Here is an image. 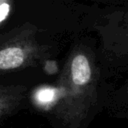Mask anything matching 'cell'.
<instances>
[{
    "instance_id": "obj_5",
    "label": "cell",
    "mask_w": 128,
    "mask_h": 128,
    "mask_svg": "<svg viewBox=\"0 0 128 128\" xmlns=\"http://www.w3.org/2000/svg\"><path fill=\"white\" fill-rule=\"evenodd\" d=\"M113 102L118 106L128 107V75L114 92Z\"/></svg>"
},
{
    "instance_id": "obj_3",
    "label": "cell",
    "mask_w": 128,
    "mask_h": 128,
    "mask_svg": "<svg viewBox=\"0 0 128 128\" xmlns=\"http://www.w3.org/2000/svg\"><path fill=\"white\" fill-rule=\"evenodd\" d=\"M98 36L101 63L111 67L128 66V2L102 8L92 22Z\"/></svg>"
},
{
    "instance_id": "obj_1",
    "label": "cell",
    "mask_w": 128,
    "mask_h": 128,
    "mask_svg": "<svg viewBox=\"0 0 128 128\" xmlns=\"http://www.w3.org/2000/svg\"><path fill=\"white\" fill-rule=\"evenodd\" d=\"M37 95L35 105L53 128H88L108 98L97 47L76 41L55 84L40 88Z\"/></svg>"
},
{
    "instance_id": "obj_2",
    "label": "cell",
    "mask_w": 128,
    "mask_h": 128,
    "mask_svg": "<svg viewBox=\"0 0 128 128\" xmlns=\"http://www.w3.org/2000/svg\"><path fill=\"white\" fill-rule=\"evenodd\" d=\"M39 28L24 22L0 34V75L40 66L51 55V47L38 39Z\"/></svg>"
},
{
    "instance_id": "obj_4",
    "label": "cell",
    "mask_w": 128,
    "mask_h": 128,
    "mask_svg": "<svg viewBox=\"0 0 128 128\" xmlns=\"http://www.w3.org/2000/svg\"><path fill=\"white\" fill-rule=\"evenodd\" d=\"M28 101V88L21 84H0V125L24 109Z\"/></svg>"
}]
</instances>
